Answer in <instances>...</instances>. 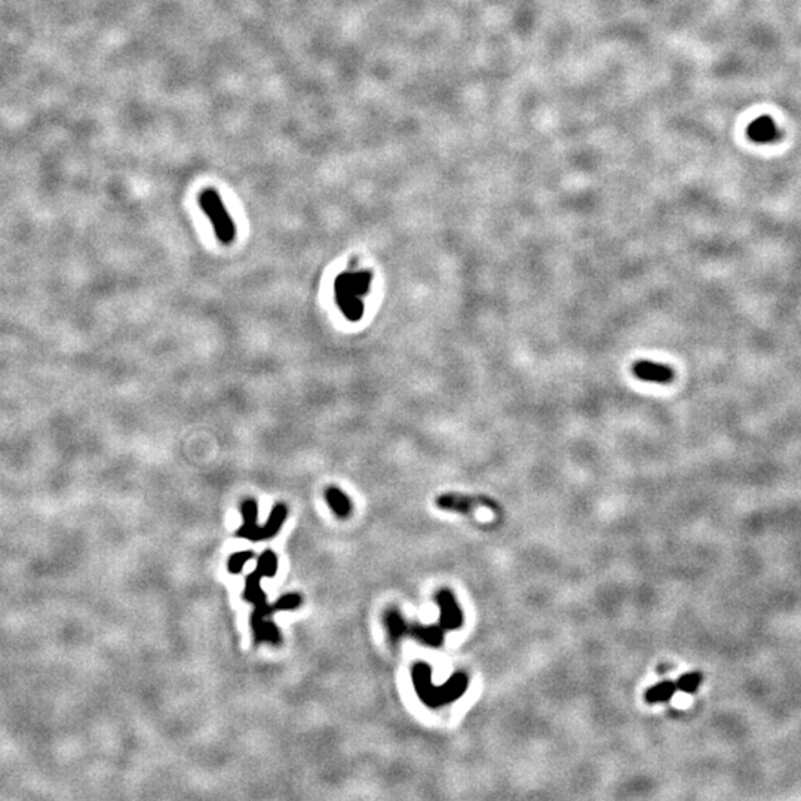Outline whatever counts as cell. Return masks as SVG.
<instances>
[{
	"instance_id": "6da1fadb",
	"label": "cell",
	"mask_w": 801,
	"mask_h": 801,
	"mask_svg": "<svg viewBox=\"0 0 801 801\" xmlns=\"http://www.w3.org/2000/svg\"><path fill=\"white\" fill-rule=\"evenodd\" d=\"M262 579L263 576L257 570L251 571L246 576L245 581V591L244 599L248 601L254 606V611L251 615V628L254 634V641L258 643H270L278 645L282 643L280 631L275 623L269 617L275 613L274 606L267 603V595L262 589Z\"/></svg>"
},
{
	"instance_id": "7a4b0ae2",
	"label": "cell",
	"mask_w": 801,
	"mask_h": 801,
	"mask_svg": "<svg viewBox=\"0 0 801 801\" xmlns=\"http://www.w3.org/2000/svg\"><path fill=\"white\" fill-rule=\"evenodd\" d=\"M370 284V272H346L337 276L334 282L336 301L349 321L357 322L362 317L364 303L361 297L368 292Z\"/></svg>"
},
{
	"instance_id": "3957f363",
	"label": "cell",
	"mask_w": 801,
	"mask_h": 801,
	"mask_svg": "<svg viewBox=\"0 0 801 801\" xmlns=\"http://www.w3.org/2000/svg\"><path fill=\"white\" fill-rule=\"evenodd\" d=\"M199 205L213 225L218 241L223 244H232L237 237V226H234L225 204L214 188H207L200 193Z\"/></svg>"
},
{
	"instance_id": "277c9868",
	"label": "cell",
	"mask_w": 801,
	"mask_h": 801,
	"mask_svg": "<svg viewBox=\"0 0 801 801\" xmlns=\"http://www.w3.org/2000/svg\"><path fill=\"white\" fill-rule=\"evenodd\" d=\"M437 508L447 511V512H457V514H470L479 508H488L496 509L497 506L493 500L484 496H465V494L457 493H445L437 497Z\"/></svg>"
},
{
	"instance_id": "5b68a950",
	"label": "cell",
	"mask_w": 801,
	"mask_h": 801,
	"mask_svg": "<svg viewBox=\"0 0 801 801\" xmlns=\"http://www.w3.org/2000/svg\"><path fill=\"white\" fill-rule=\"evenodd\" d=\"M632 374L641 382L668 384L674 380V370L665 364H659L649 359H638L632 364Z\"/></svg>"
},
{
	"instance_id": "8992f818",
	"label": "cell",
	"mask_w": 801,
	"mask_h": 801,
	"mask_svg": "<svg viewBox=\"0 0 801 801\" xmlns=\"http://www.w3.org/2000/svg\"><path fill=\"white\" fill-rule=\"evenodd\" d=\"M241 514L244 518V524L237 532L238 537L248 539L251 541H258V532H260V525L257 523L258 516V504L254 499H246L241 503Z\"/></svg>"
},
{
	"instance_id": "52a82bcc",
	"label": "cell",
	"mask_w": 801,
	"mask_h": 801,
	"mask_svg": "<svg viewBox=\"0 0 801 801\" xmlns=\"http://www.w3.org/2000/svg\"><path fill=\"white\" fill-rule=\"evenodd\" d=\"M747 133L754 143L760 144L773 143V141L779 140L781 137L779 129H777L776 123L769 116H760L758 119H756L748 126Z\"/></svg>"
},
{
	"instance_id": "ba28073f",
	"label": "cell",
	"mask_w": 801,
	"mask_h": 801,
	"mask_svg": "<svg viewBox=\"0 0 801 801\" xmlns=\"http://www.w3.org/2000/svg\"><path fill=\"white\" fill-rule=\"evenodd\" d=\"M287 515H288V509L284 503L275 504V508L272 509V512H270L267 523L260 527V532H258V541L275 537L280 532L282 525H284V523L287 520Z\"/></svg>"
},
{
	"instance_id": "9c48e42d",
	"label": "cell",
	"mask_w": 801,
	"mask_h": 801,
	"mask_svg": "<svg viewBox=\"0 0 801 801\" xmlns=\"http://www.w3.org/2000/svg\"><path fill=\"white\" fill-rule=\"evenodd\" d=\"M324 497L329 506V509L336 514L337 518L346 520V518L352 514V502L340 488L328 487L324 493Z\"/></svg>"
},
{
	"instance_id": "30bf717a",
	"label": "cell",
	"mask_w": 801,
	"mask_h": 801,
	"mask_svg": "<svg viewBox=\"0 0 801 801\" xmlns=\"http://www.w3.org/2000/svg\"><path fill=\"white\" fill-rule=\"evenodd\" d=\"M438 603L442 608V620L441 623L449 629L457 628L461 625V611H458L456 603H454V598L449 594V592H441L438 595Z\"/></svg>"
},
{
	"instance_id": "8fae6325",
	"label": "cell",
	"mask_w": 801,
	"mask_h": 801,
	"mask_svg": "<svg viewBox=\"0 0 801 801\" xmlns=\"http://www.w3.org/2000/svg\"><path fill=\"white\" fill-rule=\"evenodd\" d=\"M678 690L677 687V682L675 681H671V680H665L662 682H657L656 686L650 687L649 690L645 691V701L649 703H664L668 702L674 698L675 691Z\"/></svg>"
},
{
	"instance_id": "7c38bea8",
	"label": "cell",
	"mask_w": 801,
	"mask_h": 801,
	"mask_svg": "<svg viewBox=\"0 0 801 801\" xmlns=\"http://www.w3.org/2000/svg\"><path fill=\"white\" fill-rule=\"evenodd\" d=\"M255 570L260 573L264 577H275L276 571H278V557L275 555L274 551L266 549L260 557L257 560V567Z\"/></svg>"
},
{
	"instance_id": "4fadbf2b",
	"label": "cell",
	"mask_w": 801,
	"mask_h": 801,
	"mask_svg": "<svg viewBox=\"0 0 801 801\" xmlns=\"http://www.w3.org/2000/svg\"><path fill=\"white\" fill-rule=\"evenodd\" d=\"M675 682H677L678 690H681L682 693L690 694V693H694L699 689L701 682H702V674L701 673H689V674L681 675Z\"/></svg>"
},
{
	"instance_id": "5bb4252c",
	"label": "cell",
	"mask_w": 801,
	"mask_h": 801,
	"mask_svg": "<svg viewBox=\"0 0 801 801\" xmlns=\"http://www.w3.org/2000/svg\"><path fill=\"white\" fill-rule=\"evenodd\" d=\"M253 558H254L253 551H239L237 553H233L227 561V570L233 574H239L244 570L245 564Z\"/></svg>"
},
{
	"instance_id": "9a60e30c",
	"label": "cell",
	"mask_w": 801,
	"mask_h": 801,
	"mask_svg": "<svg viewBox=\"0 0 801 801\" xmlns=\"http://www.w3.org/2000/svg\"><path fill=\"white\" fill-rule=\"evenodd\" d=\"M301 597L299 594H285L282 595L280 598H278L276 603L274 604L275 611H284V610H294V608H299L301 606Z\"/></svg>"
}]
</instances>
